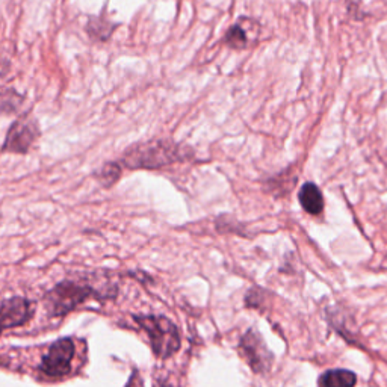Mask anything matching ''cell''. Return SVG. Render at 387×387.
Segmentation results:
<instances>
[{"mask_svg": "<svg viewBox=\"0 0 387 387\" xmlns=\"http://www.w3.org/2000/svg\"><path fill=\"white\" fill-rule=\"evenodd\" d=\"M224 43L226 46L235 50H241L248 46V34L245 31V27L242 26L241 21L239 23H235L228 29L224 36Z\"/></svg>", "mask_w": 387, "mask_h": 387, "instance_id": "obj_12", "label": "cell"}, {"mask_svg": "<svg viewBox=\"0 0 387 387\" xmlns=\"http://www.w3.org/2000/svg\"><path fill=\"white\" fill-rule=\"evenodd\" d=\"M35 306L32 301L21 296H12L10 300L0 303V333L3 330L16 329L25 325L32 319Z\"/></svg>", "mask_w": 387, "mask_h": 387, "instance_id": "obj_7", "label": "cell"}, {"mask_svg": "<svg viewBox=\"0 0 387 387\" xmlns=\"http://www.w3.org/2000/svg\"><path fill=\"white\" fill-rule=\"evenodd\" d=\"M189 148L169 139H153L128 148L121 156L123 167L130 169H158L191 158Z\"/></svg>", "mask_w": 387, "mask_h": 387, "instance_id": "obj_1", "label": "cell"}, {"mask_svg": "<svg viewBox=\"0 0 387 387\" xmlns=\"http://www.w3.org/2000/svg\"><path fill=\"white\" fill-rule=\"evenodd\" d=\"M133 319L147 333L156 357L169 359L180 349V331L171 319L154 315H135Z\"/></svg>", "mask_w": 387, "mask_h": 387, "instance_id": "obj_3", "label": "cell"}, {"mask_svg": "<svg viewBox=\"0 0 387 387\" xmlns=\"http://www.w3.org/2000/svg\"><path fill=\"white\" fill-rule=\"evenodd\" d=\"M40 126L34 117H20L11 124L8 133H6L2 152L26 154L35 144V141L40 138Z\"/></svg>", "mask_w": 387, "mask_h": 387, "instance_id": "obj_4", "label": "cell"}, {"mask_svg": "<svg viewBox=\"0 0 387 387\" xmlns=\"http://www.w3.org/2000/svg\"><path fill=\"white\" fill-rule=\"evenodd\" d=\"M121 176V165L117 162H108L103 165L99 173L95 174L97 180L100 182V185L105 186V188H109V186H113L118 178Z\"/></svg>", "mask_w": 387, "mask_h": 387, "instance_id": "obj_13", "label": "cell"}, {"mask_svg": "<svg viewBox=\"0 0 387 387\" xmlns=\"http://www.w3.org/2000/svg\"><path fill=\"white\" fill-rule=\"evenodd\" d=\"M25 97L17 93L14 88H6L0 91V115L17 114L23 106Z\"/></svg>", "mask_w": 387, "mask_h": 387, "instance_id": "obj_10", "label": "cell"}, {"mask_svg": "<svg viewBox=\"0 0 387 387\" xmlns=\"http://www.w3.org/2000/svg\"><path fill=\"white\" fill-rule=\"evenodd\" d=\"M239 349L244 359L255 372H266L271 368L272 353L268 349L262 336L256 330H250L244 334Z\"/></svg>", "mask_w": 387, "mask_h": 387, "instance_id": "obj_6", "label": "cell"}, {"mask_svg": "<svg viewBox=\"0 0 387 387\" xmlns=\"http://www.w3.org/2000/svg\"><path fill=\"white\" fill-rule=\"evenodd\" d=\"M355 383V374L347 369H331L319 379L321 387H354Z\"/></svg>", "mask_w": 387, "mask_h": 387, "instance_id": "obj_9", "label": "cell"}, {"mask_svg": "<svg viewBox=\"0 0 387 387\" xmlns=\"http://www.w3.org/2000/svg\"><path fill=\"white\" fill-rule=\"evenodd\" d=\"M93 298L105 300L113 296L106 292H100L86 283L69 280L58 283L55 288H51L44 300H46V307L50 315L64 316Z\"/></svg>", "mask_w": 387, "mask_h": 387, "instance_id": "obj_2", "label": "cell"}, {"mask_svg": "<svg viewBox=\"0 0 387 387\" xmlns=\"http://www.w3.org/2000/svg\"><path fill=\"white\" fill-rule=\"evenodd\" d=\"M76 354V347L70 338H62L51 345L43 357L40 369L50 378H61L71 369V363Z\"/></svg>", "mask_w": 387, "mask_h": 387, "instance_id": "obj_5", "label": "cell"}, {"mask_svg": "<svg viewBox=\"0 0 387 387\" xmlns=\"http://www.w3.org/2000/svg\"><path fill=\"white\" fill-rule=\"evenodd\" d=\"M117 25L110 23L106 19L103 17H93L89 19L86 25V32L89 34L91 38L97 41H108L110 38V35L115 31Z\"/></svg>", "mask_w": 387, "mask_h": 387, "instance_id": "obj_11", "label": "cell"}, {"mask_svg": "<svg viewBox=\"0 0 387 387\" xmlns=\"http://www.w3.org/2000/svg\"><path fill=\"white\" fill-rule=\"evenodd\" d=\"M298 198L303 209L310 215H319L324 211L322 192L315 183H304L298 192Z\"/></svg>", "mask_w": 387, "mask_h": 387, "instance_id": "obj_8", "label": "cell"}]
</instances>
